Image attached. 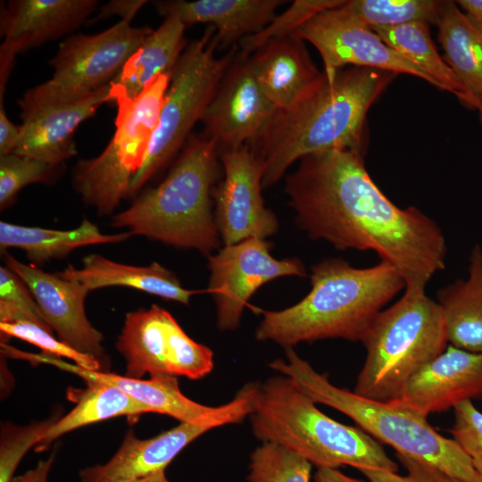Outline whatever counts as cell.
I'll return each instance as SVG.
<instances>
[{
    "label": "cell",
    "mask_w": 482,
    "mask_h": 482,
    "mask_svg": "<svg viewBox=\"0 0 482 482\" xmlns=\"http://www.w3.org/2000/svg\"><path fill=\"white\" fill-rule=\"evenodd\" d=\"M343 0H295L289 7L255 34L245 37L237 44L239 51L246 55L266 45L293 35L303 24L317 13L338 6Z\"/></svg>",
    "instance_id": "cell-33"
},
{
    "label": "cell",
    "mask_w": 482,
    "mask_h": 482,
    "mask_svg": "<svg viewBox=\"0 0 482 482\" xmlns=\"http://www.w3.org/2000/svg\"><path fill=\"white\" fill-rule=\"evenodd\" d=\"M435 24L445 61L455 73L476 109L482 104V23L454 1H445Z\"/></svg>",
    "instance_id": "cell-26"
},
{
    "label": "cell",
    "mask_w": 482,
    "mask_h": 482,
    "mask_svg": "<svg viewBox=\"0 0 482 482\" xmlns=\"http://www.w3.org/2000/svg\"><path fill=\"white\" fill-rule=\"evenodd\" d=\"M54 454H51L47 460L38 461L37 467L24 474L13 477L11 482H47V476L54 462Z\"/></svg>",
    "instance_id": "cell-42"
},
{
    "label": "cell",
    "mask_w": 482,
    "mask_h": 482,
    "mask_svg": "<svg viewBox=\"0 0 482 482\" xmlns=\"http://www.w3.org/2000/svg\"><path fill=\"white\" fill-rule=\"evenodd\" d=\"M454 410V421L449 430L453 439L468 455L473 467L482 476V412L471 401H466Z\"/></svg>",
    "instance_id": "cell-38"
},
{
    "label": "cell",
    "mask_w": 482,
    "mask_h": 482,
    "mask_svg": "<svg viewBox=\"0 0 482 482\" xmlns=\"http://www.w3.org/2000/svg\"><path fill=\"white\" fill-rule=\"evenodd\" d=\"M219 46L212 26H207L201 37L187 45L172 71L157 127L127 198L137 195L172 160L186 145L195 123L202 120L238 52L235 46L219 56Z\"/></svg>",
    "instance_id": "cell-8"
},
{
    "label": "cell",
    "mask_w": 482,
    "mask_h": 482,
    "mask_svg": "<svg viewBox=\"0 0 482 482\" xmlns=\"http://www.w3.org/2000/svg\"><path fill=\"white\" fill-rule=\"evenodd\" d=\"M249 63L277 111L294 104L321 74L304 41L295 35L267 43L249 55Z\"/></svg>",
    "instance_id": "cell-23"
},
{
    "label": "cell",
    "mask_w": 482,
    "mask_h": 482,
    "mask_svg": "<svg viewBox=\"0 0 482 482\" xmlns=\"http://www.w3.org/2000/svg\"><path fill=\"white\" fill-rule=\"evenodd\" d=\"M456 3L464 12L482 23V0H459Z\"/></svg>",
    "instance_id": "cell-45"
},
{
    "label": "cell",
    "mask_w": 482,
    "mask_h": 482,
    "mask_svg": "<svg viewBox=\"0 0 482 482\" xmlns=\"http://www.w3.org/2000/svg\"><path fill=\"white\" fill-rule=\"evenodd\" d=\"M21 135V126L12 123L0 103V156L14 152Z\"/></svg>",
    "instance_id": "cell-41"
},
{
    "label": "cell",
    "mask_w": 482,
    "mask_h": 482,
    "mask_svg": "<svg viewBox=\"0 0 482 482\" xmlns=\"http://www.w3.org/2000/svg\"><path fill=\"white\" fill-rule=\"evenodd\" d=\"M271 247L264 238L251 237L225 245L208 257V291L216 304L220 330H233L239 326L244 308L264 284L281 277L307 275L302 261L275 259L270 254Z\"/></svg>",
    "instance_id": "cell-13"
},
{
    "label": "cell",
    "mask_w": 482,
    "mask_h": 482,
    "mask_svg": "<svg viewBox=\"0 0 482 482\" xmlns=\"http://www.w3.org/2000/svg\"><path fill=\"white\" fill-rule=\"evenodd\" d=\"M285 193L299 229L340 250H371L425 290L445 269L446 245L437 224L415 207L393 204L370 177L362 152L333 149L307 155L287 175Z\"/></svg>",
    "instance_id": "cell-1"
},
{
    "label": "cell",
    "mask_w": 482,
    "mask_h": 482,
    "mask_svg": "<svg viewBox=\"0 0 482 482\" xmlns=\"http://www.w3.org/2000/svg\"><path fill=\"white\" fill-rule=\"evenodd\" d=\"M109 101V83L80 94L48 93L37 86L29 89L18 102L22 123L13 153L61 166L78 153L77 128Z\"/></svg>",
    "instance_id": "cell-11"
},
{
    "label": "cell",
    "mask_w": 482,
    "mask_h": 482,
    "mask_svg": "<svg viewBox=\"0 0 482 482\" xmlns=\"http://www.w3.org/2000/svg\"><path fill=\"white\" fill-rule=\"evenodd\" d=\"M86 382V388L68 390L67 397L75 403L74 408L54 420L36 446L37 452L46 449L59 436L88 424L118 416L133 418L151 412L144 404L112 384L96 380Z\"/></svg>",
    "instance_id": "cell-29"
},
{
    "label": "cell",
    "mask_w": 482,
    "mask_h": 482,
    "mask_svg": "<svg viewBox=\"0 0 482 482\" xmlns=\"http://www.w3.org/2000/svg\"><path fill=\"white\" fill-rule=\"evenodd\" d=\"M314 482H366L363 479L349 477L337 469L318 468Z\"/></svg>",
    "instance_id": "cell-44"
},
{
    "label": "cell",
    "mask_w": 482,
    "mask_h": 482,
    "mask_svg": "<svg viewBox=\"0 0 482 482\" xmlns=\"http://www.w3.org/2000/svg\"><path fill=\"white\" fill-rule=\"evenodd\" d=\"M219 160L212 140L203 133L191 135L166 178L114 214L112 226L209 257L220 250L221 240L212 200Z\"/></svg>",
    "instance_id": "cell-4"
},
{
    "label": "cell",
    "mask_w": 482,
    "mask_h": 482,
    "mask_svg": "<svg viewBox=\"0 0 482 482\" xmlns=\"http://www.w3.org/2000/svg\"><path fill=\"white\" fill-rule=\"evenodd\" d=\"M445 1L349 0L342 8L370 29L395 27L413 21L435 23Z\"/></svg>",
    "instance_id": "cell-31"
},
{
    "label": "cell",
    "mask_w": 482,
    "mask_h": 482,
    "mask_svg": "<svg viewBox=\"0 0 482 482\" xmlns=\"http://www.w3.org/2000/svg\"><path fill=\"white\" fill-rule=\"evenodd\" d=\"M170 77L161 75L134 100L117 99L116 130L111 141L98 156L74 166V189L99 215H110L127 198L157 127Z\"/></svg>",
    "instance_id": "cell-9"
},
{
    "label": "cell",
    "mask_w": 482,
    "mask_h": 482,
    "mask_svg": "<svg viewBox=\"0 0 482 482\" xmlns=\"http://www.w3.org/2000/svg\"><path fill=\"white\" fill-rule=\"evenodd\" d=\"M186 25L176 16L164 17L162 23L146 37L117 76L109 82L112 101L134 100L153 80L171 74L187 46Z\"/></svg>",
    "instance_id": "cell-25"
},
{
    "label": "cell",
    "mask_w": 482,
    "mask_h": 482,
    "mask_svg": "<svg viewBox=\"0 0 482 482\" xmlns=\"http://www.w3.org/2000/svg\"><path fill=\"white\" fill-rule=\"evenodd\" d=\"M366 360L353 392L375 401L400 398L411 378L447 344L442 312L425 290L405 289L374 319L362 341Z\"/></svg>",
    "instance_id": "cell-7"
},
{
    "label": "cell",
    "mask_w": 482,
    "mask_h": 482,
    "mask_svg": "<svg viewBox=\"0 0 482 482\" xmlns=\"http://www.w3.org/2000/svg\"><path fill=\"white\" fill-rule=\"evenodd\" d=\"M131 21L120 20L100 33L65 38L49 62L52 79L37 87L48 93L80 94L107 85L153 30Z\"/></svg>",
    "instance_id": "cell-12"
},
{
    "label": "cell",
    "mask_w": 482,
    "mask_h": 482,
    "mask_svg": "<svg viewBox=\"0 0 482 482\" xmlns=\"http://www.w3.org/2000/svg\"><path fill=\"white\" fill-rule=\"evenodd\" d=\"M269 366L290 378L314 403L348 416L396 453L429 465L454 481L482 482V476L460 445L436 432L428 416L403 398L375 401L337 387L292 347L286 348V360L276 359Z\"/></svg>",
    "instance_id": "cell-5"
},
{
    "label": "cell",
    "mask_w": 482,
    "mask_h": 482,
    "mask_svg": "<svg viewBox=\"0 0 482 482\" xmlns=\"http://www.w3.org/2000/svg\"><path fill=\"white\" fill-rule=\"evenodd\" d=\"M122 482H170L165 475L164 470H159L148 475L129 479Z\"/></svg>",
    "instance_id": "cell-46"
},
{
    "label": "cell",
    "mask_w": 482,
    "mask_h": 482,
    "mask_svg": "<svg viewBox=\"0 0 482 482\" xmlns=\"http://www.w3.org/2000/svg\"><path fill=\"white\" fill-rule=\"evenodd\" d=\"M31 362L52 364L80 377L85 381L112 384L147 407L151 412L177 419L180 422L218 428L238 423L253 410L258 384H247L228 403L211 407L189 399L179 389L177 377L158 376L149 379L132 378L109 371L90 370L46 353H30Z\"/></svg>",
    "instance_id": "cell-14"
},
{
    "label": "cell",
    "mask_w": 482,
    "mask_h": 482,
    "mask_svg": "<svg viewBox=\"0 0 482 482\" xmlns=\"http://www.w3.org/2000/svg\"><path fill=\"white\" fill-rule=\"evenodd\" d=\"M482 397V353L449 345L407 383L400 398L426 416Z\"/></svg>",
    "instance_id": "cell-20"
},
{
    "label": "cell",
    "mask_w": 482,
    "mask_h": 482,
    "mask_svg": "<svg viewBox=\"0 0 482 482\" xmlns=\"http://www.w3.org/2000/svg\"><path fill=\"white\" fill-rule=\"evenodd\" d=\"M450 345L482 353V250L476 245L470 254L469 276L437 293Z\"/></svg>",
    "instance_id": "cell-27"
},
{
    "label": "cell",
    "mask_w": 482,
    "mask_h": 482,
    "mask_svg": "<svg viewBox=\"0 0 482 482\" xmlns=\"http://www.w3.org/2000/svg\"><path fill=\"white\" fill-rule=\"evenodd\" d=\"M145 0H113L103 5L96 16L91 21L96 22L112 15H119L121 20H133L137 12L146 4Z\"/></svg>",
    "instance_id": "cell-40"
},
{
    "label": "cell",
    "mask_w": 482,
    "mask_h": 482,
    "mask_svg": "<svg viewBox=\"0 0 482 482\" xmlns=\"http://www.w3.org/2000/svg\"><path fill=\"white\" fill-rule=\"evenodd\" d=\"M54 420L35 422L24 428H2L0 482L12 481L22 456L32 445H37Z\"/></svg>",
    "instance_id": "cell-37"
},
{
    "label": "cell",
    "mask_w": 482,
    "mask_h": 482,
    "mask_svg": "<svg viewBox=\"0 0 482 482\" xmlns=\"http://www.w3.org/2000/svg\"><path fill=\"white\" fill-rule=\"evenodd\" d=\"M56 273L83 285L89 292L106 287H129L185 305L195 293L184 288L171 270L155 262L148 266H134L92 253L83 258L81 268L70 264Z\"/></svg>",
    "instance_id": "cell-24"
},
{
    "label": "cell",
    "mask_w": 482,
    "mask_h": 482,
    "mask_svg": "<svg viewBox=\"0 0 482 482\" xmlns=\"http://www.w3.org/2000/svg\"><path fill=\"white\" fill-rule=\"evenodd\" d=\"M6 267L20 276L30 289L41 313L57 337L78 352L96 359L108 370L109 362L102 345L104 337L89 322L85 312L88 289L48 273L33 264H24L2 252Z\"/></svg>",
    "instance_id": "cell-18"
},
{
    "label": "cell",
    "mask_w": 482,
    "mask_h": 482,
    "mask_svg": "<svg viewBox=\"0 0 482 482\" xmlns=\"http://www.w3.org/2000/svg\"><path fill=\"white\" fill-rule=\"evenodd\" d=\"M342 4L317 13L293 34L318 50L324 72L333 74L348 66L369 67L415 76L436 87L428 75L345 11Z\"/></svg>",
    "instance_id": "cell-15"
},
{
    "label": "cell",
    "mask_w": 482,
    "mask_h": 482,
    "mask_svg": "<svg viewBox=\"0 0 482 482\" xmlns=\"http://www.w3.org/2000/svg\"><path fill=\"white\" fill-rule=\"evenodd\" d=\"M253 435L306 459L318 468L398 471L378 441L361 428L324 414L290 378L274 376L258 385L250 414Z\"/></svg>",
    "instance_id": "cell-6"
},
{
    "label": "cell",
    "mask_w": 482,
    "mask_h": 482,
    "mask_svg": "<svg viewBox=\"0 0 482 482\" xmlns=\"http://www.w3.org/2000/svg\"><path fill=\"white\" fill-rule=\"evenodd\" d=\"M368 480V482H416L408 474L402 476L397 472H393L378 469H362L359 470Z\"/></svg>",
    "instance_id": "cell-43"
},
{
    "label": "cell",
    "mask_w": 482,
    "mask_h": 482,
    "mask_svg": "<svg viewBox=\"0 0 482 482\" xmlns=\"http://www.w3.org/2000/svg\"><path fill=\"white\" fill-rule=\"evenodd\" d=\"M223 178L212 190L215 223L225 245L264 238L278 229L262 195L263 167L245 145L219 154Z\"/></svg>",
    "instance_id": "cell-16"
},
{
    "label": "cell",
    "mask_w": 482,
    "mask_h": 482,
    "mask_svg": "<svg viewBox=\"0 0 482 482\" xmlns=\"http://www.w3.org/2000/svg\"><path fill=\"white\" fill-rule=\"evenodd\" d=\"M60 166L12 153L0 156V208L11 206L18 193L34 183H48Z\"/></svg>",
    "instance_id": "cell-34"
},
{
    "label": "cell",
    "mask_w": 482,
    "mask_h": 482,
    "mask_svg": "<svg viewBox=\"0 0 482 482\" xmlns=\"http://www.w3.org/2000/svg\"><path fill=\"white\" fill-rule=\"evenodd\" d=\"M284 0H165L154 1L158 12L178 17L186 27L205 23L215 29L219 49H231L255 34L277 15Z\"/></svg>",
    "instance_id": "cell-22"
},
{
    "label": "cell",
    "mask_w": 482,
    "mask_h": 482,
    "mask_svg": "<svg viewBox=\"0 0 482 482\" xmlns=\"http://www.w3.org/2000/svg\"><path fill=\"white\" fill-rule=\"evenodd\" d=\"M396 74L348 66L319 79L290 107L277 111L249 147L263 167L262 187L297 160L333 149L362 152L367 112Z\"/></svg>",
    "instance_id": "cell-2"
},
{
    "label": "cell",
    "mask_w": 482,
    "mask_h": 482,
    "mask_svg": "<svg viewBox=\"0 0 482 482\" xmlns=\"http://www.w3.org/2000/svg\"><path fill=\"white\" fill-rule=\"evenodd\" d=\"M2 337H13L41 348L44 353L57 358H67L78 366L90 370H103L101 363L95 358L81 353L70 345L56 339L52 332L30 321L0 322Z\"/></svg>",
    "instance_id": "cell-36"
},
{
    "label": "cell",
    "mask_w": 482,
    "mask_h": 482,
    "mask_svg": "<svg viewBox=\"0 0 482 482\" xmlns=\"http://www.w3.org/2000/svg\"><path fill=\"white\" fill-rule=\"evenodd\" d=\"M396 457L407 470V474L416 482H453L452 478L429 465L399 453H396Z\"/></svg>",
    "instance_id": "cell-39"
},
{
    "label": "cell",
    "mask_w": 482,
    "mask_h": 482,
    "mask_svg": "<svg viewBox=\"0 0 482 482\" xmlns=\"http://www.w3.org/2000/svg\"><path fill=\"white\" fill-rule=\"evenodd\" d=\"M453 482H457V481H454V480H453Z\"/></svg>",
    "instance_id": "cell-48"
},
{
    "label": "cell",
    "mask_w": 482,
    "mask_h": 482,
    "mask_svg": "<svg viewBox=\"0 0 482 482\" xmlns=\"http://www.w3.org/2000/svg\"><path fill=\"white\" fill-rule=\"evenodd\" d=\"M96 0H11L1 4L0 86L5 87L15 56L77 29Z\"/></svg>",
    "instance_id": "cell-19"
},
{
    "label": "cell",
    "mask_w": 482,
    "mask_h": 482,
    "mask_svg": "<svg viewBox=\"0 0 482 482\" xmlns=\"http://www.w3.org/2000/svg\"><path fill=\"white\" fill-rule=\"evenodd\" d=\"M276 112L252 71L249 55L238 49L202 118L203 134L219 154L236 149L253 142Z\"/></svg>",
    "instance_id": "cell-17"
},
{
    "label": "cell",
    "mask_w": 482,
    "mask_h": 482,
    "mask_svg": "<svg viewBox=\"0 0 482 482\" xmlns=\"http://www.w3.org/2000/svg\"><path fill=\"white\" fill-rule=\"evenodd\" d=\"M132 378L183 376L199 379L213 369L212 351L193 340L173 316L157 304L125 315L116 342Z\"/></svg>",
    "instance_id": "cell-10"
},
{
    "label": "cell",
    "mask_w": 482,
    "mask_h": 482,
    "mask_svg": "<svg viewBox=\"0 0 482 482\" xmlns=\"http://www.w3.org/2000/svg\"><path fill=\"white\" fill-rule=\"evenodd\" d=\"M214 428L210 425L180 422L149 439L137 438L129 430L112 458L79 472L80 482H122L164 470L188 444Z\"/></svg>",
    "instance_id": "cell-21"
},
{
    "label": "cell",
    "mask_w": 482,
    "mask_h": 482,
    "mask_svg": "<svg viewBox=\"0 0 482 482\" xmlns=\"http://www.w3.org/2000/svg\"><path fill=\"white\" fill-rule=\"evenodd\" d=\"M476 109L478 111V113H479V119H480V121H481V124H482V104H478L476 106Z\"/></svg>",
    "instance_id": "cell-47"
},
{
    "label": "cell",
    "mask_w": 482,
    "mask_h": 482,
    "mask_svg": "<svg viewBox=\"0 0 482 482\" xmlns=\"http://www.w3.org/2000/svg\"><path fill=\"white\" fill-rule=\"evenodd\" d=\"M311 283L310 292L297 303L262 312L255 330L258 341L286 348L327 338L362 342L383 306L405 287L399 272L386 262L355 268L341 258L312 266Z\"/></svg>",
    "instance_id": "cell-3"
},
{
    "label": "cell",
    "mask_w": 482,
    "mask_h": 482,
    "mask_svg": "<svg viewBox=\"0 0 482 482\" xmlns=\"http://www.w3.org/2000/svg\"><path fill=\"white\" fill-rule=\"evenodd\" d=\"M131 236L128 230L118 234H104L87 219L78 228L69 230L0 222L1 252L8 248L21 249L35 266L43 265L52 259L63 258L79 247L119 243Z\"/></svg>",
    "instance_id": "cell-28"
},
{
    "label": "cell",
    "mask_w": 482,
    "mask_h": 482,
    "mask_svg": "<svg viewBox=\"0 0 482 482\" xmlns=\"http://www.w3.org/2000/svg\"><path fill=\"white\" fill-rule=\"evenodd\" d=\"M17 321H30L53 332L27 284L11 269L1 266L0 322Z\"/></svg>",
    "instance_id": "cell-35"
},
{
    "label": "cell",
    "mask_w": 482,
    "mask_h": 482,
    "mask_svg": "<svg viewBox=\"0 0 482 482\" xmlns=\"http://www.w3.org/2000/svg\"><path fill=\"white\" fill-rule=\"evenodd\" d=\"M249 482H310L312 464L274 443H262L251 454Z\"/></svg>",
    "instance_id": "cell-32"
},
{
    "label": "cell",
    "mask_w": 482,
    "mask_h": 482,
    "mask_svg": "<svg viewBox=\"0 0 482 482\" xmlns=\"http://www.w3.org/2000/svg\"><path fill=\"white\" fill-rule=\"evenodd\" d=\"M391 48L428 75L441 90L453 93L465 105L472 102L464 87L438 54L429 32V23L413 21L395 27L371 29Z\"/></svg>",
    "instance_id": "cell-30"
}]
</instances>
